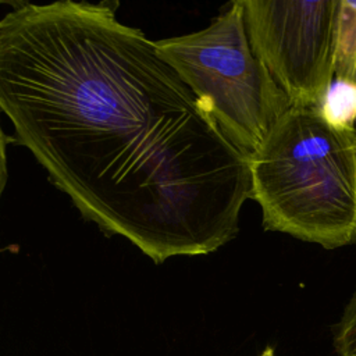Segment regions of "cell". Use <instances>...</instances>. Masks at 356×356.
Masks as SVG:
<instances>
[{"instance_id": "3957f363", "label": "cell", "mask_w": 356, "mask_h": 356, "mask_svg": "<svg viewBox=\"0 0 356 356\" xmlns=\"http://www.w3.org/2000/svg\"><path fill=\"white\" fill-rule=\"evenodd\" d=\"M224 135L248 157L266 142L289 102L249 42L242 0L200 31L156 40Z\"/></svg>"}, {"instance_id": "5b68a950", "label": "cell", "mask_w": 356, "mask_h": 356, "mask_svg": "<svg viewBox=\"0 0 356 356\" xmlns=\"http://www.w3.org/2000/svg\"><path fill=\"white\" fill-rule=\"evenodd\" d=\"M334 79L356 85V0H339Z\"/></svg>"}, {"instance_id": "6da1fadb", "label": "cell", "mask_w": 356, "mask_h": 356, "mask_svg": "<svg viewBox=\"0 0 356 356\" xmlns=\"http://www.w3.org/2000/svg\"><path fill=\"white\" fill-rule=\"evenodd\" d=\"M118 3H19L0 19V111L81 216L156 264L232 241L249 157Z\"/></svg>"}, {"instance_id": "7a4b0ae2", "label": "cell", "mask_w": 356, "mask_h": 356, "mask_svg": "<svg viewBox=\"0 0 356 356\" xmlns=\"http://www.w3.org/2000/svg\"><path fill=\"white\" fill-rule=\"evenodd\" d=\"M249 163L264 229L325 249L356 242V128L289 107Z\"/></svg>"}, {"instance_id": "ba28073f", "label": "cell", "mask_w": 356, "mask_h": 356, "mask_svg": "<svg viewBox=\"0 0 356 356\" xmlns=\"http://www.w3.org/2000/svg\"><path fill=\"white\" fill-rule=\"evenodd\" d=\"M15 139L6 135L0 124V197L6 189L7 178H8V167H7V146Z\"/></svg>"}, {"instance_id": "52a82bcc", "label": "cell", "mask_w": 356, "mask_h": 356, "mask_svg": "<svg viewBox=\"0 0 356 356\" xmlns=\"http://www.w3.org/2000/svg\"><path fill=\"white\" fill-rule=\"evenodd\" d=\"M334 349L338 356H356V289L335 325Z\"/></svg>"}, {"instance_id": "30bf717a", "label": "cell", "mask_w": 356, "mask_h": 356, "mask_svg": "<svg viewBox=\"0 0 356 356\" xmlns=\"http://www.w3.org/2000/svg\"><path fill=\"white\" fill-rule=\"evenodd\" d=\"M3 3H4V1H0V4H3Z\"/></svg>"}, {"instance_id": "8992f818", "label": "cell", "mask_w": 356, "mask_h": 356, "mask_svg": "<svg viewBox=\"0 0 356 356\" xmlns=\"http://www.w3.org/2000/svg\"><path fill=\"white\" fill-rule=\"evenodd\" d=\"M321 114L337 128L353 129L356 122V85L334 79L321 106Z\"/></svg>"}, {"instance_id": "277c9868", "label": "cell", "mask_w": 356, "mask_h": 356, "mask_svg": "<svg viewBox=\"0 0 356 356\" xmlns=\"http://www.w3.org/2000/svg\"><path fill=\"white\" fill-rule=\"evenodd\" d=\"M253 51L289 107L318 108L334 82L339 0H242Z\"/></svg>"}, {"instance_id": "9c48e42d", "label": "cell", "mask_w": 356, "mask_h": 356, "mask_svg": "<svg viewBox=\"0 0 356 356\" xmlns=\"http://www.w3.org/2000/svg\"><path fill=\"white\" fill-rule=\"evenodd\" d=\"M260 356H274V352L271 348H266Z\"/></svg>"}]
</instances>
